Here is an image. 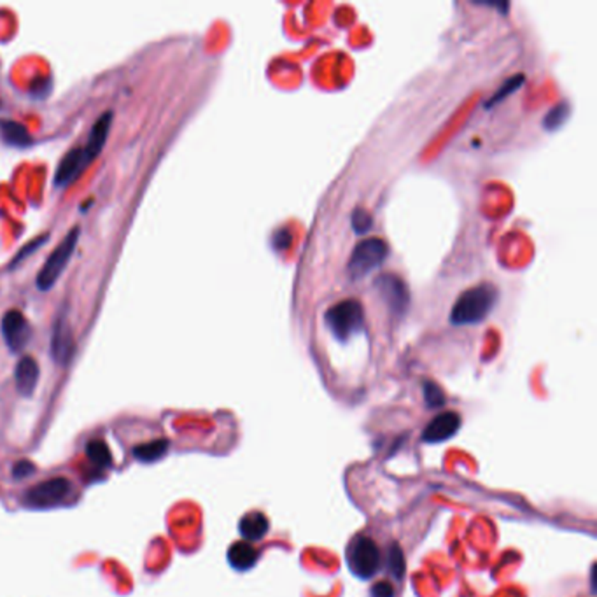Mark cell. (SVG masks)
I'll list each match as a JSON object with an SVG mask.
<instances>
[{
    "label": "cell",
    "instance_id": "12",
    "mask_svg": "<svg viewBox=\"0 0 597 597\" xmlns=\"http://www.w3.org/2000/svg\"><path fill=\"white\" fill-rule=\"evenodd\" d=\"M39 365L33 358L30 355H25L18 361L16 370H14V380H16L18 393L21 396H32L33 391L37 388V382H39Z\"/></svg>",
    "mask_w": 597,
    "mask_h": 597
},
{
    "label": "cell",
    "instance_id": "18",
    "mask_svg": "<svg viewBox=\"0 0 597 597\" xmlns=\"http://www.w3.org/2000/svg\"><path fill=\"white\" fill-rule=\"evenodd\" d=\"M86 454L88 459L93 462L97 468L105 469L113 464V457H110V450L105 443L100 442V440H93L86 445Z\"/></svg>",
    "mask_w": 597,
    "mask_h": 597
},
{
    "label": "cell",
    "instance_id": "15",
    "mask_svg": "<svg viewBox=\"0 0 597 597\" xmlns=\"http://www.w3.org/2000/svg\"><path fill=\"white\" fill-rule=\"evenodd\" d=\"M268 519L261 512H252V514H247L242 516L240 520V534H242L244 539L247 541H258L263 536L268 533Z\"/></svg>",
    "mask_w": 597,
    "mask_h": 597
},
{
    "label": "cell",
    "instance_id": "8",
    "mask_svg": "<svg viewBox=\"0 0 597 597\" xmlns=\"http://www.w3.org/2000/svg\"><path fill=\"white\" fill-rule=\"evenodd\" d=\"M375 286H377L382 300L388 303V308H391V312L398 313V316L405 313V310L408 308L410 296H408V289L401 279H398L396 275H380Z\"/></svg>",
    "mask_w": 597,
    "mask_h": 597
},
{
    "label": "cell",
    "instance_id": "6",
    "mask_svg": "<svg viewBox=\"0 0 597 597\" xmlns=\"http://www.w3.org/2000/svg\"><path fill=\"white\" fill-rule=\"evenodd\" d=\"M349 566L363 580H368L380 568V550L370 538H358L349 550Z\"/></svg>",
    "mask_w": 597,
    "mask_h": 597
},
{
    "label": "cell",
    "instance_id": "4",
    "mask_svg": "<svg viewBox=\"0 0 597 597\" xmlns=\"http://www.w3.org/2000/svg\"><path fill=\"white\" fill-rule=\"evenodd\" d=\"M388 256V244L382 239H366L361 240L352 252L349 259V275L354 281L366 277L370 271L380 266Z\"/></svg>",
    "mask_w": 597,
    "mask_h": 597
},
{
    "label": "cell",
    "instance_id": "1",
    "mask_svg": "<svg viewBox=\"0 0 597 597\" xmlns=\"http://www.w3.org/2000/svg\"><path fill=\"white\" fill-rule=\"evenodd\" d=\"M497 296H499V293L489 282L468 289L455 301L452 312H450V323L455 324V326L478 324L494 308Z\"/></svg>",
    "mask_w": 597,
    "mask_h": 597
},
{
    "label": "cell",
    "instance_id": "9",
    "mask_svg": "<svg viewBox=\"0 0 597 597\" xmlns=\"http://www.w3.org/2000/svg\"><path fill=\"white\" fill-rule=\"evenodd\" d=\"M76 352V342L74 336H72L71 324L65 317H60L56 319L55 328H53V336H51V355L55 359L56 365L67 366L71 363V359L74 358Z\"/></svg>",
    "mask_w": 597,
    "mask_h": 597
},
{
    "label": "cell",
    "instance_id": "23",
    "mask_svg": "<svg viewBox=\"0 0 597 597\" xmlns=\"http://www.w3.org/2000/svg\"><path fill=\"white\" fill-rule=\"evenodd\" d=\"M389 568H391L393 575L396 578L403 576L405 571V562H403V554L398 546H393L391 554H389Z\"/></svg>",
    "mask_w": 597,
    "mask_h": 597
},
{
    "label": "cell",
    "instance_id": "14",
    "mask_svg": "<svg viewBox=\"0 0 597 597\" xmlns=\"http://www.w3.org/2000/svg\"><path fill=\"white\" fill-rule=\"evenodd\" d=\"M258 561V552L249 541H237L229 546L228 562L239 571H247Z\"/></svg>",
    "mask_w": 597,
    "mask_h": 597
},
{
    "label": "cell",
    "instance_id": "19",
    "mask_svg": "<svg viewBox=\"0 0 597 597\" xmlns=\"http://www.w3.org/2000/svg\"><path fill=\"white\" fill-rule=\"evenodd\" d=\"M522 83H524V76L522 74L515 76V78H510L507 83L503 84V86H501V90L497 91V93L492 95V98L487 102V105H485V107H489V109H491V107L496 105L497 102H503L504 97H507L508 93H514L515 90H519V88L522 86Z\"/></svg>",
    "mask_w": 597,
    "mask_h": 597
},
{
    "label": "cell",
    "instance_id": "3",
    "mask_svg": "<svg viewBox=\"0 0 597 597\" xmlns=\"http://www.w3.org/2000/svg\"><path fill=\"white\" fill-rule=\"evenodd\" d=\"M79 233H81V229H79L78 227L72 228L71 232L65 235V239L62 240V242H60V246L56 247L51 254H49V258L46 259L44 266H42L39 274H37V279H36L37 289L49 291L53 286L56 284V281H58L60 275L63 274L67 263L71 261L72 254H74V249L76 246H78V240H79Z\"/></svg>",
    "mask_w": 597,
    "mask_h": 597
},
{
    "label": "cell",
    "instance_id": "24",
    "mask_svg": "<svg viewBox=\"0 0 597 597\" xmlns=\"http://www.w3.org/2000/svg\"><path fill=\"white\" fill-rule=\"evenodd\" d=\"M394 588L389 581H378L371 587V597H393Z\"/></svg>",
    "mask_w": 597,
    "mask_h": 597
},
{
    "label": "cell",
    "instance_id": "7",
    "mask_svg": "<svg viewBox=\"0 0 597 597\" xmlns=\"http://www.w3.org/2000/svg\"><path fill=\"white\" fill-rule=\"evenodd\" d=\"M2 335L11 352H20L28 343L32 328L20 310H9L2 317Z\"/></svg>",
    "mask_w": 597,
    "mask_h": 597
},
{
    "label": "cell",
    "instance_id": "11",
    "mask_svg": "<svg viewBox=\"0 0 597 597\" xmlns=\"http://www.w3.org/2000/svg\"><path fill=\"white\" fill-rule=\"evenodd\" d=\"M90 165V160L84 155L83 147H74L63 156L62 162H60L58 168H56L55 182L56 186H67L78 177L79 174Z\"/></svg>",
    "mask_w": 597,
    "mask_h": 597
},
{
    "label": "cell",
    "instance_id": "13",
    "mask_svg": "<svg viewBox=\"0 0 597 597\" xmlns=\"http://www.w3.org/2000/svg\"><path fill=\"white\" fill-rule=\"evenodd\" d=\"M110 121H113V113L107 110V113L102 114V116L95 121V125L91 126V132H90V135H88V142L83 147L84 155H86V158L90 160V163L93 162L98 155H100L103 144H105L107 133H109Z\"/></svg>",
    "mask_w": 597,
    "mask_h": 597
},
{
    "label": "cell",
    "instance_id": "17",
    "mask_svg": "<svg viewBox=\"0 0 597 597\" xmlns=\"http://www.w3.org/2000/svg\"><path fill=\"white\" fill-rule=\"evenodd\" d=\"M168 450L167 440H152V442L144 443L133 449V455L142 462H155L162 459Z\"/></svg>",
    "mask_w": 597,
    "mask_h": 597
},
{
    "label": "cell",
    "instance_id": "16",
    "mask_svg": "<svg viewBox=\"0 0 597 597\" xmlns=\"http://www.w3.org/2000/svg\"><path fill=\"white\" fill-rule=\"evenodd\" d=\"M0 137L4 142L16 145V147H26L32 142V137L26 132L25 126L11 120H0Z\"/></svg>",
    "mask_w": 597,
    "mask_h": 597
},
{
    "label": "cell",
    "instance_id": "10",
    "mask_svg": "<svg viewBox=\"0 0 597 597\" xmlns=\"http://www.w3.org/2000/svg\"><path fill=\"white\" fill-rule=\"evenodd\" d=\"M461 426V417L455 412H445L440 413L438 417L427 424V427L422 432V440L427 443H438L443 440H449L457 432Z\"/></svg>",
    "mask_w": 597,
    "mask_h": 597
},
{
    "label": "cell",
    "instance_id": "5",
    "mask_svg": "<svg viewBox=\"0 0 597 597\" xmlns=\"http://www.w3.org/2000/svg\"><path fill=\"white\" fill-rule=\"evenodd\" d=\"M72 494V484L67 478H49V480L41 482L33 485L25 492L26 507L32 508H51L56 504H62Z\"/></svg>",
    "mask_w": 597,
    "mask_h": 597
},
{
    "label": "cell",
    "instance_id": "2",
    "mask_svg": "<svg viewBox=\"0 0 597 597\" xmlns=\"http://www.w3.org/2000/svg\"><path fill=\"white\" fill-rule=\"evenodd\" d=\"M324 321L336 340L347 342L351 336L358 335L365 328V310L359 301L343 300L328 310Z\"/></svg>",
    "mask_w": 597,
    "mask_h": 597
},
{
    "label": "cell",
    "instance_id": "20",
    "mask_svg": "<svg viewBox=\"0 0 597 597\" xmlns=\"http://www.w3.org/2000/svg\"><path fill=\"white\" fill-rule=\"evenodd\" d=\"M569 116V109H568V103H561V105H557L556 109L550 110V114L546 116L545 120V126L549 130H556L564 123L566 120H568Z\"/></svg>",
    "mask_w": 597,
    "mask_h": 597
},
{
    "label": "cell",
    "instance_id": "22",
    "mask_svg": "<svg viewBox=\"0 0 597 597\" xmlns=\"http://www.w3.org/2000/svg\"><path fill=\"white\" fill-rule=\"evenodd\" d=\"M424 394H426V401L430 407H440V405H443V401H445V398H443V393L440 391L438 385H435L432 382H426L424 384Z\"/></svg>",
    "mask_w": 597,
    "mask_h": 597
},
{
    "label": "cell",
    "instance_id": "25",
    "mask_svg": "<svg viewBox=\"0 0 597 597\" xmlns=\"http://www.w3.org/2000/svg\"><path fill=\"white\" fill-rule=\"evenodd\" d=\"M32 472H33V466L30 464V462L21 461V462H18L16 466H14L13 477L18 478V480H21V478H26L28 474H32Z\"/></svg>",
    "mask_w": 597,
    "mask_h": 597
},
{
    "label": "cell",
    "instance_id": "21",
    "mask_svg": "<svg viewBox=\"0 0 597 597\" xmlns=\"http://www.w3.org/2000/svg\"><path fill=\"white\" fill-rule=\"evenodd\" d=\"M48 237H49V235H48V233H46V235H41V237H37V239H36V240H32V242H28V244H26V246H25V247H23V249H21V251H20V252H18V254H16V256H14V259H13V261H11V265H9V268H14V266H16V265H20V263L23 261V259H25V258H28V256H30V254H32V252H33V251H37V249H39V247L42 246V244H46V240H48Z\"/></svg>",
    "mask_w": 597,
    "mask_h": 597
}]
</instances>
